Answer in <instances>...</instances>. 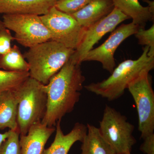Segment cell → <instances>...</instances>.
I'll use <instances>...</instances> for the list:
<instances>
[{
    "mask_svg": "<svg viewBox=\"0 0 154 154\" xmlns=\"http://www.w3.org/2000/svg\"><path fill=\"white\" fill-rule=\"evenodd\" d=\"M85 81L81 64L70 58L45 85L47 110L42 123L48 127L55 126L58 121L72 112L79 101Z\"/></svg>",
    "mask_w": 154,
    "mask_h": 154,
    "instance_id": "obj_1",
    "label": "cell"
},
{
    "mask_svg": "<svg viewBox=\"0 0 154 154\" xmlns=\"http://www.w3.org/2000/svg\"><path fill=\"white\" fill-rule=\"evenodd\" d=\"M149 47L145 46L141 55L135 60H127L115 68L106 79L85 86L87 91L109 101L123 96L130 83L145 72L154 68V57L148 55Z\"/></svg>",
    "mask_w": 154,
    "mask_h": 154,
    "instance_id": "obj_2",
    "label": "cell"
},
{
    "mask_svg": "<svg viewBox=\"0 0 154 154\" xmlns=\"http://www.w3.org/2000/svg\"><path fill=\"white\" fill-rule=\"evenodd\" d=\"M75 51L60 43L50 40L30 48L23 56L30 66V77L46 85Z\"/></svg>",
    "mask_w": 154,
    "mask_h": 154,
    "instance_id": "obj_3",
    "label": "cell"
},
{
    "mask_svg": "<svg viewBox=\"0 0 154 154\" xmlns=\"http://www.w3.org/2000/svg\"><path fill=\"white\" fill-rule=\"evenodd\" d=\"M18 99L17 122L20 135L26 134L30 127L41 122L47 106L45 85L29 77L15 90Z\"/></svg>",
    "mask_w": 154,
    "mask_h": 154,
    "instance_id": "obj_4",
    "label": "cell"
},
{
    "mask_svg": "<svg viewBox=\"0 0 154 154\" xmlns=\"http://www.w3.org/2000/svg\"><path fill=\"white\" fill-rule=\"evenodd\" d=\"M99 129L103 137L116 154L131 153L136 140L133 135L134 126L113 107L106 105Z\"/></svg>",
    "mask_w": 154,
    "mask_h": 154,
    "instance_id": "obj_5",
    "label": "cell"
},
{
    "mask_svg": "<svg viewBox=\"0 0 154 154\" xmlns=\"http://www.w3.org/2000/svg\"><path fill=\"white\" fill-rule=\"evenodd\" d=\"M127 89L136 106L138 130L143 139L154 131V92L149 72L141 74L130 83Z\"/></svg>",
    "mask_w": 154,
    "mask_h": 154,
    "instance_id": "obj_6",
    "label": "cell"
},
{
    "mask_svg": "<svg viewBox=\"0 0 154 154\" xmlns=\"http://www.w3.org/2000/svg\"><path fill=\"white\" fill-rule=\"evenodd\" d=\"M40 18L49 30L51 40L75 50L79 46L87 28L81 26L71 15L53 7Z\"/></svg>",
    "mask_w": 154,
    "mask_h": 154,
    "instance_id": "obj_7",
    "label": "cell"
},
{
    "mask_svg": "<svg viewBox=\"0 0 154 154\" xmlns=\"http://www.w3.org/2000/svg\"><path fill=\"white\" fill-rule=\"evenodd\" d=\"M5 27L15 32L14 38L26 47L51 40L49 30L43 24L40 16L32 14H4Z\"/></svg>",
    "mask_w": 154,
    "mask_h": 154,
    "instance_id": "obj_8",
    "label": "cell"
},
{
    "mask_svg": "<svg viewBox=\"0 0 154 154\" xmlns=\"http://www.w3.org/2000/svg\"><path fill=\"white\" fill-rule=\"evenodd\" d=\"M129 19L119 9L114 7L112 12L107 16L87 28L82 41L75 50L71 59L81 65L87 54L93 49L94 45L103 36L109 32H112L120 23Z\"/></svg>",
    "mask_w": 154,
    "mask_h": 154,
    "instance_id": "obj_9",
    "label": "cell"
},
{
    "mask_svg": "<svg viewBox=\"0 0 154 154\" xmlns=\"http://www.w3.org/2000/svg\"><path fill=\"white\" fill-rule=\"evenodd\" d=\"M133 23L122 24L112 31L110 36L101 45L91 50L83 62L97 61L102 63L104 69L111 73L116 66L114 55L116 51L123 41L134 35L139 28Z\"/></svg>",
    "mask_w": 154,
    "mask_h": 154,
    "instance_id": "obj_10",
    "label": "cell"
},
{
    "mask_svg": "<svg viewBox=\"0 0 154 154\" xmlns=\"http://www.w3.org/2000/svg\"><path fill=\"white\" fill-rule=\"evenodd\" d=\"M55 131L54 127L48 126L41 122L33 124L27 134L20 135L21 154H42L46 143Z\"/></svg>",
    "mask_w": 154,
    "mask_h": 154,
    "instance_id": "obj_11",
    "label": "cell"
},
{
    "mask_svg": "<svg viewBox=\"0 0 154 154\" xmlns=\"http://www.w3.org/2000/svg\"><path fill=\"white\" fill-rule=\"evenodd\" d=\"M55 0H0V14L44 15L54 7Z\"/></svg>",
    "mask_w": 154,
    "mask_h": 154,
    "instance_id": "obj_12",
    "label": "cell"
},
{
    "mask_svg": "<svg viewBox=\"0 0 154 154\" xmlns=\"http://www.w3.org/2000/svg\"><path fill=\"white\" fill-rule=\"evenodd\" d=\"M60 122L56 125V134L49 147L45 149L42 154H68L72 146L77 141L82 142L87 132L86 125L77 122L70 132L65 134L62 130Z\"/></svg>",
    "mask_w": 154,
    "mask_h": 154,
    "instance_id": "obj_13",
    "label": "cell"
},
{
    "mask_svg": "<svg viewBox=\"0 0 154 154\" xmlns=\"http://www.w3.org/2000/svg\"><path fill=\"white\" fill-rule=\"evenodd\" d=\"M114 7L113 0H92L82 10L70 15L87 28L110 14Z\"/></svg>",
    "mask_w": 154,
    "mask_h": 154,
    "instance_id": "obj_14",
    "label": "cell"
},
{
    "mask_svg": "<svg viewBox=\"0 0 154 154\" xmlns=\"http://www.w3.org/2000/svg\"><path fill=\"white\" fill-rule=\"evenodd\" d=\"M18 99L15 90L0 93V130L19 129L17 122Z\"/></svg>",
    "mask_w": 154,
    "mask_h": 154,
    "instance_id": "obj_15",
    "label": "cell"
},
{
    "mask_svg": "<svg viewBox=\"0 0 154 154\" xmlns=\"http://www.w3.org/2000/svg\"><path fill=\"white\" fill-rule=\"evenodd\" d=\"M87 132L82 142L81 154H116L105 140L99 128L87 124Z\"/></svg>",
    "mask_w": 154,
    "mask_h": 154,
    "instance_id": "obj_16",
    "label": "cell"
},
{
    "mask_svg": "<svg viewBox=\"0 0 154 154\" xmlns=\"http://www.w3.org/2000/svg\"><path fill=\"white\" fill-rule=\"evenodd\" d=\"M114 7L119 9L130 19L132 23L145 28L147 22L153 21L154 16L148 7H143L138 0H113Z\"/></svg>",
    "mask_w": 154,
    "mask_h": 154,
    "instance_id": "obj_17",
    "label": "cell"
},
{
    "mask_svg": "<svg viewBox=\"0 0 154 154\" xmlns=\"http://www.w3.org/2000/svg\"><path fill=\"white\" fill-rule=\"evenodd\" d=\"M0 68L7 71L29 72L30 66L19 48L14 45L8 52L0 56Z\"/></svg>",
    "mask_w": 154,
    "mask_h": 154,
    "instance_id": "obj_18",
    "label": "cell"
},
{
    "mask_svg": "<svg viewBox=\"0 0 154 154\" xmlns=\"http://www.w3.org/2000/svg\"><path fill=\"white\" fill-rule=\"evenodd\" d=\"M29 77V72H10L0 70V93L14 91Z\"/></svg>",
    "mask_w": 154,
    "mask_h": 154,
    "instance_id": "obj_19",
    "label": "cell"
},
{
    "mask_svg": "<svg viewBox=\"0 0 154 154\" xmlns=\"http://www.w3.org/2000/svg\"><path fill=\"white\" fill-rule=\"evenodd\" d=\"M19 137V129L10 130V135L0 147V154H21Z\"/></svg>",
    "mask_w": 154,
    "mask_h": 154,
    "instance_id": "obj_20",
    "label": "cell"
},
{
    "mask_svg": "<svg viewBox=\"0 0 154 154\" xmlns=\"http://www.w3.org/2000/svg\"><path fill=\"white\" fill-rule=\"evenodd\" d=\"M92 0H60L56 2L55 8L65 14L72 15L82 10Z\"/></svg>",
    "mask_w": 154,
    "mask_h": 154,
    "instance_id": "obj_21",
    "label": "cell"
},
{
    "mask_svg": "<svg viewBox=\"0 0 154 154\" xmlns=\"http://www.w3.org/2000/svg\"><path fill=\"white\" fill-rule=\"evenodd\" d=\"M134 35L137 38L139 44L149 47L148 55L150 57H154V24L148 29L140 28Z\"/></svg>",
    "mask_w": 154,
    "mask_h": 154,
    "instance_id": "obj_22",
    "label": "cell"
},
{
    "mask_svg": "<svg viewBox=\"0 0 154 154\" xmlns=\"http://www.w3.org/2000/svg\"><path fill=\"white\" fill-rule=\"evenodd\" d=\"M15 40L10 30L5 28L0 30V56L8 52L11 48V42Z\"/></svg>",
    "mask_w": 154,
    "mask_h": 154,
    "instance_id": "obj_23",
    "label": "cell"
},
{
    "mask_svg": "<svg viewBox=\"0 0 154 154\" xmlns=\"http://www.w3.org/2000/svg\"><path fill=\"white\" fill-rule=\"evenodd\" d=\"M140 150L145 154H154V133L149 135L143 139Z\"/></svg>",
    "mask_w": 154,
    "mask_h": 154,
    "instance_id": "obj_24",
    "label": "cell"
},
{
    "mask_svg": "<svg viewBox=\"0 0 154 154\" xmlns=\"http://www.w3.org/2000/svg\"><path fill=\"white\" fill-rule=\"evenodd\" d=\"M144 2H145L148 5L147 6L149 7L150 11L151 13L153 16H154V1H152L150 0H143Z\"/></svg>",
    "mask_w": 154,
    "mask_h": 154,
    "instance_id": "obj_25",
    "label": "cell"
},
{
    "mask_svg": "<svg viewBox=\"0 0 154 154\" xmlns=\"http://www.w3.org/2000/svg\"><path fill=\"white\" fill-rule=\"evenodd\" d=\"M10 134V130L4 133H0V147L2 145V143L4 142V141L8 137Z\"/></svg>",
    "mask_w": 154,
    "mask_h": 154,
    "instance_id": "obj_26",
    "label": "cell"
},
{
    "mask_svg": "<svg viewBox=\"0 0 154 154\" xmlns=\"http://www.w3.org/2000/svg\"><path fill=\"white\" fill-rule=\"evenodd\" d=\"M3 24L2 21L0 20V28H2V26H3Z\"/></svg>",
    "mask_w": 154,
    "mask_h": 154,
    "instance_id": "obj_27",
    "label": "cell"
},
{
    "mask_svg": "<svg viewBox=\"0 0 154 154\" xmlns=\"http://www.w3.org/2000/svg\"><path fill=\"white\" fill-rule=\"evenodd\" d=\"M124 154H131V152H128V153H125Z\"/></svg>",
    "mask_w": 154,
    "mask_h": 154,
    "instance_id": "obj_28",
    "label": "cell"
},
{
    "mask_svg": "<svg viewBox=\"0 0 154 154\" xmlns=\"http://www.w3.org/2000/svg\"><path fill=\"white\" fill-rule=\"evenodd\" d=\"M60 1V0H55L56 2H57V1Z\"/></svg>",
    "mask_w": 154,
    "mask_h": 154,
    "instance_id": "obj_29",
    "label": "cell"
}]
</instances>
